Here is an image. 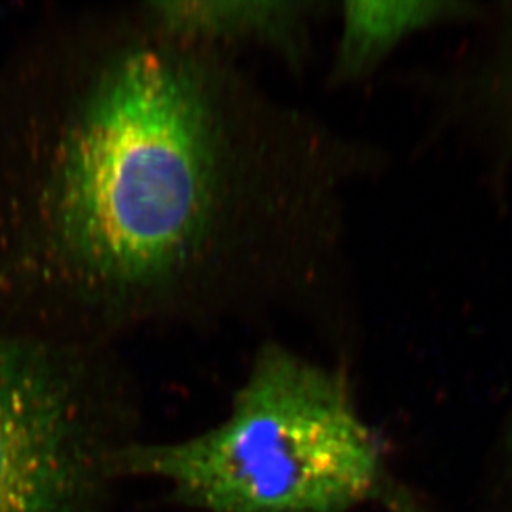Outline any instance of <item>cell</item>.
<instances>
[{
    "label": "cell",
    "instance_id": "cell-3",
    "mask_svg": "<svg viewBox=\"0 0 512 512\" xmlns=\"http://www.w3.org/2000/svg\"><path fill=\"white\" fill-rule=\"evenodd\" d=\"M138 438L115 347L0 335V512H112L116 455Z\"/></svg>",
    "mask_w": 512,
    "mask_h": 512
},
{
    "label": "cell",
    "instance_id": "cell-1",
    "mask_svg": "<svg viewBox=\"0 0 512 512\" xmlns=\"http://www.w3.org/2000/svg\"><path fill=\"white\" fill-rule=\"evenodd\" d=\"M382 163L138 5L44 27L0 67V335L317 315Z\"/></svg>",
    "mask_w": 512,
    "mask_h": 512
},
{
    "label": "cell",
    "instance_id": "cell-4",
    "mask_svg": "<svg viewBox=\"0 0 512 512\" xmlns=\"http://www.w3.org/2000/svg\"><path fill=\"white\" fill-rule=\"evenodd\" d=\"M141 14L174 39L236 57L257 50L276 58L295 77L314 62L317 29L337 4L319 0H193L146 2Z\"/></svg>",
    "mask_w": 512,
    "mask_h": 512
},
{
    "label": "cell",
    "instance_id": "cell-6",
    "mask_svg": "<svg viewBox=\"0 0 512 512\" xmlns=\"http://www.w3.org/2000/svg\"><path fill=\"white\" fill-rule=\"evenodd\" d=\"M494 17L493 42L481 40L463 62L431 80L441 123L479 151L512 136V2Z\"/></svg>",
    "mask_w": 512,
    "mask_h": 512
},
{
    "label": "cell",
    "instance_id": "cell-2",
    "mask_svg": "<svg viewBox=\"0 0 512 512\" xmlns=\"http://www.w3.org/2000/svg\"><path fill=\"white\" fill-rule=\"evenodd\" d=\"M115 473L160 484L188 512H426L390 473L347 370L276 340L257 350L223 420L178 440L138 438Z\"/></svg>",
    "mask_w": 512,
    "mask_h": 512
},
{
    "label": "cell",
    "instance_id": "cell-5",
    "mask_svg": "<svg viewBox=\"0 0 512 512\" xmlns=\"http://www.w3.org/2000/svg\"><path fill=\"white\" fill-rule=\"evenodd\" d=\"M339 37L327 73L332 90L368 82L408 40L436 27L478 22L486 5L455 0L342 2Z\"/></svg>",
    "mask_w": 512,
    "mask_h": 512
},
{
    "label": "cell",
    "instance_id": "cell-7",
    "mask_svg": "<svg viewBox=\"0 0 512 512\" xmlns=\"http://www.w3.org/2000/svg\"><path fill=\"white\" fill-rule=\"evenodd\" d=\"M509 479H511V484H512V468H511V476H509Z\"/></svg>",
    "mask_w": 512,
    "mask_h": 512
}]
</instances>
